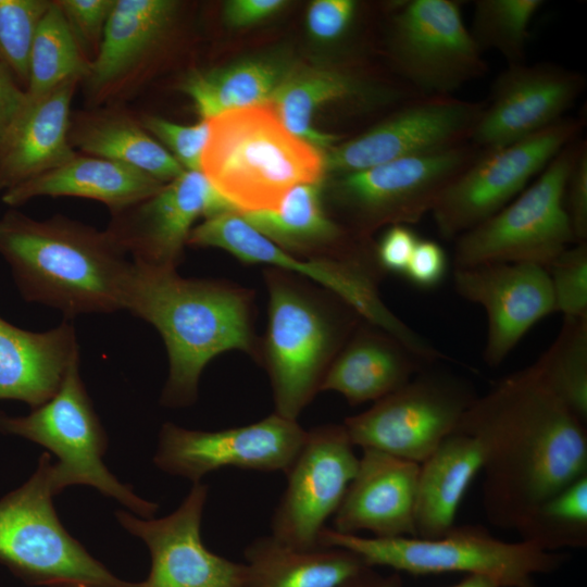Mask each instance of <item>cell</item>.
Here are the masks:
<instances>
[{
	"mask_svg": "<svg viewBox=\"0 0 587 587\" xmlns=\"http://www.w3.org/2000/svg\"><path fill=\"white\" fill-rule=\"evenodd\" d=\"M554 312L564 319L587 317V242L574 243L547 267Z\"/></svg>",
	"mask_w": 587,
	"mask_h": 587,
	"instance_id": "obj_39",
	"label": "cell"
},
{
	"mask_svg": "<svg viewBox=\"0 0 587 587\" xmlns=\"http://www.w3.org/2000/svg\"><path fill=\"white\" fill-rule=\"evenodd\" d=\"M447 267L442 247L434 240L419 238L403 275L420 289H433L442 282Z\"/></svg>",
	"mask_w": 587,
	"mask_h": 587,
	"instance_id": "obj_44",
	"label": "cell"
},
{
	"mask_svg": "<svg viewBox=\"0 0 587 587\" xmlns=\"http://www.w3.org/2000/svg\"><path fill=\"white\" fill-rule=\"evenodd\" d=\"M461 7L455 0H407L394 5L391 53L408 87L419 96H453L488 73Z\"/></svg>",
	"mask_w": 587,
	"mask_h": 587,
	"instance_id": "obj_13",
	"label": "cell"
},
{
	"mask_svg": "<svg viewBox=\"0 0 587 587\" xmlns=\"http://www.w3.org/2000/svg\"><path fill=\"white\" fill-rule=\"evenodd\" d=\"M584 127L583 117H563L522 140L480 151L432 211L440 236L457 239L509 204Z\"/></svg>",
	"mask_w": 587,
	"mask_h": 587,
	"instance_id": "obj_12",
	"label": "cell"
},
{
	"mask_svg": "<svg viewBox=\"0 0 587 587\" xmlns=\"http://www.w3.org/2000/svg\"><path fill=\"white\" fill-rule=\"evenodd\" d=\"M367 92V84L350 73L311 68L286 74L267 104L290 134L325 152L339 138L313 127L315 110L328 102L365 98Z\"/></svg>",
	"mask_w": 587,
	"mask_h": 587,
	"instance_id": "obj_32",
	"label": "cell"
},
{
	"mask_svg": "<svg viewBox=\"0 0 587 587\" xmlns=\"http://www.w3.org/2000/svg\"><path fill=\"white\" fill-rule=\"evenodd\" d=\"M479 152L467 142L342 174L336 193L362 236L385 224H415L432 213L447 187Z\"/></svg>",
	"mask_w": 587,
	"mask_h": 587,
	"instance_id": "obj_14",
	"label": "cell"
},
{
	"mask_svg": "<svg viewBox=\"0 0 587 587\" xmlns=\"http://www.w3.org/2000/svg\"><path fill=\"white\" fill-rule=\"evenodd\" d=\"M236 211L202 172L185 171L157 193L116 214L107 228L133 261L176 268L193 223Z\"/></svg>",
	"mask_w": 587,
	"mask_h": 587,
	"instance_id": "obj_19",
	"label": "cell"
},
{
	"mask_svg": "<svg viewBox=\"0 0 587 587\" xmlns=\"http://www.w3.org/2000/svg\"><path fill=\"white\" fill-rule=\"evenodd\" d=\"M68 141L86 155L139 170L163 184L185 172L175 158L141 125L126 115L83 113L71 120Z\"/></svg>",
	"mask_w": 587,
	"mask_h": 587,
	"instance_id": "obj_31",
	"label": "cell"
},
{
	"mask_svg": "<svg viewBox=\"0 0 587 587\" xmlns=\"http://www.w3.org/2000/svg\"><path fill=\"white\" fill-rule=\"evenodd\" d=\"M430 366L345 420L354 447L421 464L455 430L476 396L466 380Z\"/></svg>",
	"mask_w": 587,
	"mask_h": 587,
	"instance_id": "obj_11",
	"label": "cell"
},
{
	"mask_svg": "<svg viewBox=\"0 0 587 587\" xmlns=\"http://www.w3.org/2000/svg\"><path fill=\"white\" fill-rule=\"evenodd\" d=\"M79 78L28 100L0 142V190L7 191L76 157L68 141L71 102Z\"/></svg>",
	"mask_w": 587,
	"mask_h": 587,
	"instance_id": "obj_23",
	"label": "cell"
},
{
	"mask_svg": "<svg viewBox=\"0 0 587 587\" xmlns=\"http://www.w3.org/2000/svg\"><path fill=\"white\" fill-rule=\"evenodd\" d=\"M585 424L532 365L476 397L454 432L482 449L486 515L516 530L549 497L587 475Z\"/></svg>",
	"mask_w": 587,
	"mask_h": 587,
	"instance_id": "obj_1",
	"label": "cell"
},
{
	"mask_svg": "<svg viewBox=\"0 0 587 587\" xmlns=\"http://www.w3.org/2000/svg\"><path fill=\"white\" fill-rule=\"evenodd\" d=\"M564 207L575 243L587 242V145L579 151L569 173Z\"/></svg>",
	"mask_w": 587,
	"mask_h": 587,
	"instance_id": "obj_43",
	"label": "cell"
},
{
	"mask_svg": "<svg viewBox=\"0 0 587 587\" xmlns=\"http://www.w3.org/2000/svg\"><path fill=\"white\" fill-rule=\"evenodd\" d=\"M141 125L184 167L201 172L203 151L210 132L209 120L193 125H180L159 116H146Z\"/></svg>",
	"mask_w": 587,
	"mask_h": 587,
	"instance_id": "obj_40",
	"label": "cell"
},
{
	"mask_svg": "<svg viewBox=\"0 0 587 587\" xmlns=\"http://www.w3.org/2000/svg\"><path fill=\"white\" fill-rule=\"evenodd\" d=\"M339 587H402L400 573L383 575L371 566L363 567Z\"/></svg>",
	"mask_w": 587,
	"mask_h": 587,
	"instance_id": "obj_48",
	"label": "cell"
},
{
	"mask_svg": "<svg viewBox=\"0 0 587 587\" xmlns=\"http://www.w3.org/2000/svg\"><path fill=\"white\" fill-rule=\"evenodd\" d=\"M63 15L82 52L97 55L115 0H59Z\"/></svg>",
	"mask_w": 587,
	"mask_h": 587,
	"instance_id": "obj_41",
	"label": "cell"
},
{
	"mask_svg": "<svg viewBox=\"0 0 587 587\" xmlns=\"http://www.w3.org/2000/svg\"><path fill=\"white\" fill-rule=\"evenodd\" d=\"M0 254L28 302L66 317L124 310L132 261L108 229L10 210L0 216Z\"/></svg>",
	"mask_w": 587,
	"mask_h": 587,
	"instance_id": "obj_3",
	"label": "cell"
},
{
	"mask_svg": "<svg viewBox=\"0 0 587 587\" xmlns=\"http://www.w3.org/2000/svg\"><path fill=\"white\" fill-rule=\"evenodd\" d=\"M187 243L223 249L242 262L305 275L367 324L399 340L423 362L433 364L446 358L384 303L377 289L383 278L357 263L334 258H297L253 228L237 211L207 217L192 228Z\"/></svg>",
	"mask_w": 587,
	"mask_h": 587,
	"instance_id": "obj_8",
	"label": "cell"
},
{
	"mask_svg": "<svg viewBox=\"0 0 587 587\" xmlns=\"http://www.w3.org/2000/svg\"><path fill=\"white\" fill-rule=\"evenodd\" d=\"M359 464L342 424L307 430L286 470L287 486L272 517V536L299 550L324 548L321 533L334 516Z\"/></svg>",
	"mask_w": 587,
	"mask_h": 587,
	"instance_id": "obj_15",
	"label": "cell"
},
{
	"mask_svg": "<svg viewBox=\"0 0 587 587\" xmlns=\"http://www.w3.org/2000/svg\"><path fill=\"white\" fill-rule=\"evenodd\" d=\"M0 432L34 441L58 459L50 465L54 495L72 485H87L111 497L143 519H151L158 504L138 497L102 462L107 434L79 375V353L71 361L57 392L25 416L0 412Z\"/></svg>",
	"mask_w": 587,
	"mask_h": 587,
	"instance_id": "obj_7",
	"label": "cell"
},
{
	"mask_svg": "<svg viewBox=\"0 0 587 587\" xmlns=\"http://www.w3.org/2000/svg\"><path fill=\"white\" fill-rule=\"evenodd\" d=\"M320 540L323 547L354 552L371 567L411 575L478 574L491 577L501 587H537L536 574L551 573L565 560L564 554L534 542H508L474 525L453 526L436 538L362 537L325 527Z\"/></svg>",
	"mask_w": 587,
	"mask_h": 587,
	"instance_id": "obj_6",
	"label": "cell"
},
{
	"mask_svg": "<svg viewBox=\"0 0 587 587\" xmlns=\"http://www.w3.org/2000/svg\"><path fill=\"white\" fill-rule=\"evenodd\" d=\"M26 103V93L10 70L0 63V142Z\"/></svg>",
	"mask_w": 587,
	"mask_h": 587,
	"instance_id": "obj_46",
	"label": "cell"
},
{
	"mask_svg": "<svg viewBox=\"0 0 587 587\" xmlns=\"http://www.w3.org/2000/svg\"><path fill=\"white\" fill-rule=\"evenodd\" d=\"M268 325L264 362L275 413L297 421L320 391L323 377L357 327L344 302L321 303L284 271H266Z\"/></svg>",
	"mask_w": 587,
	"mask_h": 587,
	"instance_id": "obj_5",
	"label": "cell"
},
{
	"mask_svg": "<svg viewBox=\"0 0 587 587\" xmlns=\"http://www.w3.org/2000/svg\"><path fill=\"white\" fill-rule=\"evenodd\" d=\"M78 353L75 327L67 321L35 333L0 317V400L24 401L33 409L43 404Z\"/></svg>",
	"mask_w": 587,
	"mask_h": 587,
	"instance_id": "obj_24",
	"label": "cell"
},
{
	"mask_svg": "<svg viewBox=\"0 0 587 587\" xmlns=\"http://www.w3.org/2000/svg\"><path fill=\"white\" fill-rule=\"evenodd\" d=\"M351 336L327 369L320 391L338 392L352 405L384 398L429 366L367 323Z\"/></svg>",
	"mask_w": 587,
	"mask_h": 587,
	"instance_id": "obj_25",
	"label": "cell"
},
{
	"mask_svg": "<svg viewBox=\"0 0 587 587\" xmlns=\"http://www.w3.org/2000/svg\"><path fill=\"white\" fill-rule=\"evenodd\" d=\"M305 435L297 421L275 412L252 424L214 432L165 423L153 461L160 470L193 483L227 466L285 473Z\"/></svg>",
	"mask_w": 587,
	"mask_h": 587,
	"instance_id": "obj_17",
	"label": "cell"
},
{
	"mask_svg": "<svg viewBox=\"0 0 587 587\" xmlns=\"http://www.w3.org/2000/svg\"><path fill=\"white\" fill-rule=\"evenodd\" d=\"M359 3L353 0H316L307 13L310 34L322 41L342 38L357 20Z\"/></svg>",
	"mask_w": 587,
	"mask_h": 587,
	"instance_id": "obj_42",
	"label": "cell"
},
{
	"mask_svg": "<svg viewBox=\"0 0 587 587\" xmlns=\"http://www.w3.org/2000/svg\"><path fill=\"white\" fill-rule=\"evenodd\" d=\"M285 73L276 64L247 60L190 74L182 90L190 97L201 120L253 105L267 104Z\"/></svg>",
	"mask_w": 587,
	"mask_h": 587,
	"instance_id": "obj_33",
	"label": "cell"
},
{
	"mask_svg": "<svg viewBox=\"0 0 587 587\" xmlns=\"http://www.w3.org/2000/svg\"><path fill=\"white\" fill-rule=\"evenodd\" d=\"M544 383L587 421V317L563 319L550 347L533 364Z\"/></svg>",
	"mask_w": 587,
	"mask_h": 587,
	"instance_id": "obj_35",
	"label": "cell"
},
{
	"mask_svg": "<svg viewBox=\"0 0 587 587\" xmlns=\"http://www.w3.org/2000/svg\"><path fill=\"white\" fill-rule=\"evenodd\" d=\"M209 123L201 172L239 213L274 209L292 187L323 178L324 152L290 134L268 104Z\"/></svg>",
	"mask_w": 587,
	"mask_h": 587,
	"instance_id": "obj_4",
	"label": "cell"
},
{
	"mask_svg": "<svg viewBox=\"0 0 587 587\" xmlns=\"http://www.w3.org/2000/svg\"><path fill=\"white\" fill-rule=\"evenodd\" d=\"M449 587H501L498 582L491 577L478 574L465 575L459 583Z\"/></svg>",
	"mask_w": 587,
	"mask_h": 587,
	"instance_id": "obj_49",
	"label": "cell"
},
{
	"mask_svg": "<svg viewBox=\"0 0 587 587\" xmlns=\"http://www.w3.org/2000/svg\"><path fill=\"white\" fill-rule=\"evenodd\" d=\"M515 532L547 551L586 547L587 475L545 500Z\"/></svg>",
	"mask_w": 587,
	"mask_h": 587,
	"instance_id": "obj_36",
	"label": "cell"
},
{
	"mask_svg": "<svg viewBox=\"0 0 587 587\" xmlns=\"http://www.w3.org/2000/svg\"><path fill=\"white\" fill-rule=\"evenodd\" d=\"M50 3L47 0H0V63L25 90L33 40Z\"/></svg>",
	"mask_w": 587,
	"mask_h": 587,
	"instance_id": "obj_38",
	"label": "cell"
},
{
	"mask_svg": "<svg viewBox=\"0 0 587 587\" xmlns=\"http://www.w3.org/2000/svg\"><path fill=\"white\" fill-rule=\"evenodd\" d=\"M245 558L247 587H339L367 566L344 548L299 550L272 535L253 540Z\"/></svg>",
	"mask_w": 587,
	"mask_h": 587,
	"instance_id": "obj_30",
	"label": "cell"
},
{
	"mask_svg": "<svg viewBox=\"0 0 587 587\" xmlns=\"http://www.w3.org/2000/svg\"><path fill=\"white\" fill-rule=\"evenodd\" d=\"M542 0H476L470 34L483 52H498L508 65L524 63L529 25Z\"/></svg>",
	"mask_w": 587,
	"mask_h": 587,
	"instance_id": "obj_37",
	"label": "cell"
},
{
	"mask_svg": "<svg viewBox=\"0 0 587 587\" xmlns=\"http://www.w3.org/2000/svg\"><path fill=\"white\" fill-rule=\"evenodd\" d=\"M283 0H233L225 4V21L234 27H242L264 20L279 11Z\"/></svg>",
	"mask_w": 587,
	"mask_h": 587,
	"instance_id": "obj_47",
	"label": "cell"
},
{
	"mask_svg": "<svg viewBox=\"0 0 587 587\" xmlns=\"http://www.w3.org/2000/svg\"><path fill=\"white\" fill-rule=\"evenodd\" d=\"M50 460L43 453L30 478L0 500V562L29 585L139 587L114 576L64 528L52 504Z\"/></svg>",
	"mask_w": 587,
	"mask_h": 587,
	"instance_id": "obj_9",
	"label": "cell"
},
{
	"mask_svg": "<svg viewBox=\"0 0 587 587\" xmlns=\"http://www.w3.org/2000/svg\"><path fill=\"white\" fill-rule=\"evenodd\" d=\"M483 469L478 441L453 432L420 464L415 530L436 538L454 526L458 509L475 476Z\"/></svg>",
	"mask_w": 587,
	"mask_h": 587,
	"instance_id": "obj_29",
	"label": "cell"
},
{
	"mask_svg": "<svg viewBox=\"0 0 587 587\" xmlns=\"http://www.w3.org/2000/svg\"><path fill=\"white\" fill-rule=\"evenodd\" d=\"M240 214L253 228L290 254L328 249L335 259L357 263L383 277L386 275L376 260L374 243L344 242L341 229L323 210L320 183L292 187L274 209Z\"/></svg>",
	"mask_w": 587,
	"mask_h": 587,
	"instance_id": "obj_26",
	"label": "cell"
},
{
	"mask_svg": "<svg viewBox=\"0 0 587 587\" xmlns=\"http://www.w3.org/2000/svg\"><path fill=\"white\" fill-rule=\"evenodd\" d=\"M165 184L122 163L76 154L67 163L2 193L10 207L36 197H79L104 203L112 215L157 193Z\"/></svg>",
	"mask_w": 587,
	"mask_h": 587,
	"instance_id": "obj_27",
	"label": "cell"
},
{
	"mask_svg": "<svg viewBox=\"0 0 587 587\" xmlns=\"http://www.w3.org/2000/svg\"><path fill=\"white\" fill-rule=\"evenodd\" d=\"M417 240L409 226H390L375 245L376 260L384 273L404 274Z\"/></svg>",
	"mask_w": 587,
	"mask_h": 587,
	"instance_id": "obj_45",
	"label": "cell"
},
{
	"mask_svg": "<svg viewBox=\"0 0 587 587\" xmlns=\"http://www.w3.org/2000/svg\"><path fill=\"white\" fill-rule=\"evenodd\" d=\"M208 486L198 482L180 505L157 520H142L125 511L120 524L148 547L151 569L139 587H247V566L210 551L200 525Z\"/></svg>",
	"mask_w": 587,
	"mask_h": 587,
	"instance_id": "obj_20",
	"label": "cell"
},
{
	"mask_svg": "<svg viewBox=\"0 0 587 587\" xmlns=\"http://www.w3.org/2000/svg\"><path fill=\"white\" fill-rule=\"evenodd\" d=\"M170 0H115L99 51L84 78L93 92L125 79L164 36L175 13Z\"/></svg>",
	"mask_w": 587,
	"mask_h": 587,
	"instance_id": "obj_28",
	"label": "cell"
},
{
	"mask_svg": "<svg viewBox=\"0 0 587 587\" xmlns=\"http://www.w3.org/2000/svg\"><path fill=\"white\" fill-rule=\"evenodd\" d=\"M124 310L153 325L164 340L170 365L161 395L165 407L193 403L203 369L218 354L257 352L250 294L229 284L184 278L176 268L132 260Z\"/></svg>",
	"mask_w": 587,
	"mask_h": 587,
	"instance_id": "obj_2",
	"label": "cell"
},
{
	"mask_svg": "<svg viewBox=\"0 0 587 587\" xmlns=\"http://www.w3.org/2000/svg\"><path fill=\"white\" fill-rule=\"evenodd\" d=\"M420 464L363 449L345 497L333 516V529L373 537L416 536L415 504Z\"/></svg>",
	"mask_w": 587,
	"mask_h": 587,
	"instance_id": "obj_22",
	"label": "cell"
},
{
	"mask_svg": "<svg viewBox=\"0 0 587 587\" xmlns=\"http://www.w3.org/2000/svg\"><path fill=\"white\" fill-rule=\"evenodd\" d=\"M485 101L415 97L361 135L324 152L325 171L347 174L470 142Z\"/></svg>",
	"mask_w": 587,
	"mask_h": 587,
	"instance_id": "obj_16",
	"label": "cell"
},
{
	"mask_svg": "<svg viewBox=\"0 0 587 587\" xmlns=\"http://www.w3.org/2000/svg\"><path fill=\"white\" fill-rule=\"evenodd\" d=\"M458 295L486 313L484 360L499 366L526 333L554 312L548 271L527 263H492L453 268Z\"/></svg>",
	"mask_w": 587,
	"mask_h": 587,
	"instance_id": "obj_21",
	"label": "cell"
},
{
	"mask_svg": "<svg viewBox=\"0 0 587 587\" xmlns=\"http://www.w3.org/2000/svg\"><path fill=\"white\" fill-rule=\"evenodd\" d=\"M89 63L60 5L51 1L33 40L26 98H39L71 78H85Z\"/></svg>",
	"mask_w": 587,
	"mask_h": 587,
	"instance_id": "obj_34",
	"label": "cell"
},
{
	"mask_svg": "<svg viewBox=\"0 0 587 587\" xmlns=\"http://www.w3.org/2000/svg\"><path fill=\"white\" fill-rule=\"evenodd\" d=\"M586 84L582 73L555 63L508 65L491 84L470 143L487 151L549 127L565 117Z\"/></svg>",
	"mask_w": 587,
	"mask_h": 587,
	"instance_id": "obj_18",
	"label": "cell"
},
{
	"mask_svg": "<svg viewBox=\"0 0 587 587\" xmlns=\"http://www.w3.org/2000/svg\"><path fill=\"white\" fill-rule=\"evenodd\" d=\"M50 587H93V586L79 584V583H65V584L53 585Z\"/></svg>",
	"mask_w": 587,
	"mask_h": 587,
	"instance_id": "obj_50",
	"label": "cell"
},
{
	"mask_svg": "<svg viewBox=\"0 0 587 587\" xmlns=\"http://www.w3.org/2000/svg\"><path fill=\"white\" fill-rule=\"evenodd\" d=\"M586 140L567 143L515 199L455 240L453 268L492 263L549 264L574 245L564 189Z\"/></svg>",
	"mask_w": 587,
	"mask_h": 587,
	"instance_id": "obj_10",
	"label": "cell"
}]
</instances>
